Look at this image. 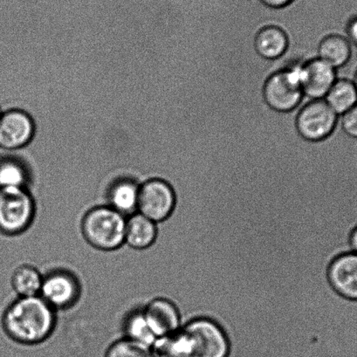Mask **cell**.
<instances>
[{
  "label": "cell",
  "instance_id": "obj_1",
  "mask_svg": "<svg viewBox=\"0 0 357 357\" xmlns=\"http://www.w3.org/2000/svg\"><path fill=\"white\" fill-rule=\"evenodd\" d=\"M2 325L13 341L22 345H37L53 334L56 314L40 296L19 297L6 307Z\"/></svg>",
  "mask_w": 357,
  "mask_h": 357
},
{
  "label": "cell",
  "instance_id": "obj_2",
  "mask_svg": "<svg viewBox=\"0 0 357 357\" xmlns=\"http://www.w3.org/2000/svg\"><path fill=\"white\" fill-rule=\"evenodd\" d=\"M178 357H227L229 343L220 326L208 319H196L176 335Z\"/></svg>",
  "mask_w": 357,
  "mask_h": 357
},
{
  "label": "cell",
  "instance_id": "obj_3",
  "mask_svg": "<svg viewBox=\"0 0 357 357\" xmlns=\"http://www.w3.org/2000/svg\"><path fill=\"white\" fill-rule=\"evenodd\" d=\"M126 222L127 217L109 206L91 208L82 218L83 237L98 250H117L126 244Z\"/></svg>",
  "mask_w": 357,
  "mask_h": 357
},
{
  "label": "cell",
  "instance_id": "obj_4",
  "mask_svg": "<svg viewBox=\"0 0 357 357\" xmlns=\"http://www.w3.org/2000/svg\"><path fill=\"white\" fill-rule=\"evenodd\" d=\"M36 203L25 188L0 189V232L22 234L36 217Z\"/></svg>",
  "mask_w": 357,
  "mask_h": 357
},
{
  "label": "cell",
  "instance_id": "obj_5",
  "mask_svg": "<svg viewBox=\"0 0 357 357\" xmlns=\"http://www.w3.org/2000/svg\"><path fill=\"white\" fill-rule=\"evenodd\" d=\"M338 122V116L324 99L306 100L296 118L298 132L308 141H320L329 136Z\"/></svg>",
  "mask_w": 357,
  "mask_h": 357
},
{
  "label": "cell",
  "instance_id": "obj_6",
  "mask_svg": "<svg viewBox=\"0 0 357 357\" xmlns=\"http://www.w3.org/2000/svg\"><path fill=\"white\" fill-rule=\"evenodd\" d=\"M176 195L171 185L162 178H153L140 186L137 213L161 224L174 211Z\"/></svg>",
  "mask_w": 357,
  "mask_h": 357
},
{
  "label": "cell",
  "instance_id": "obj_7",
  "mask_svg": "<svg viewBox=\"0 0 357 357\" xmlns=\"http://www.w3.org/2000/svg\"><path fill=\"white\" fill-rule=\"evenodd\" d=\"M81 290V284L75 275L59 269L44 276L40 296L55 311L67 310L77 303Z\"/></svg>",
  "mask_w": 357,
  "mask_h": 357
},
{
  "label": "cell",
  "instance_id": "obj_8",
  "mask_svg": "<svg viewBox=\"0 0 357 357\" xmlns=\"http://www.w3.org/2000/svg\"><path fill=\"white\" fill-rule=\"evenodd\" d=\"M143 310L158 340L174 335L182 328L178 308L167 298L155 297L149 301Z\"/></svg>",
  "mask_w": 357,
  "mask_h": 357
},
{
  "label": "cell",
  "instance_id": "obj_9",
  "mask_svg": "<svg viewBox=\"0 0 357 357\" xmlns=\"http://www.w3.org/2000/svg\"><path fill=\"white\" fill-rule=\"evenodd\" d=\"M337 79V71L327 62L315 58L303 68V92L310 100L324 99Z\"/></svg>",
  "mask_w": 357,
  "mask_h": 357
},
{
  "label": "cell",
  "instance_id": "obj_10",
  "mask_svg": "<svg viewBox=\"0 0 357 357\" xmlns=\"http://www.w3.org/2000/svg\"><path fill=\"white\" fill-rule=\"evenodd\" d=\"M33 134L31 118L22 111L15 110L0 118V148L15 150L24 146Z\"/></svg>",
  "mask_w": 357,
  "mask_h": 357
},
{
  "label": "cell",
  "instance_id": "obj_11",
  "mask_svg": "<svg viewBox=\"0 0 357 357\" xmlns=\"http://www.w3.org/2000/svg\"><path fill=\"white\" fill-rule=\"evenodd\" d=\"M328 279L334 289L347 299L357 301V254L340 256L328 270Z\"/></svg>",
  "mask_w": 357,
  "mask_h": 357
},
{
  "label": "cell",
  "instance_id": "obj_12",
  "mask_svg": "<svg viewBox=\"0 0 357 357\" xmlns=\"http://www.w3.org/2000/svg\"><path fill=\"white\" fill-rule=\"evenodd\" d=\"M159 235L158 224L136 213L127 218L126 244L136 250L153 247Z\"/></svg>",
  "mask_w": 357,
  "mask_h": 357
},
{
  "label": "cell",
  "instance_id": "obj_13",
  "mask_svg": "<svg viewBox=\"0 0 357 357\" xmlns=\"http://www.w3.org/2000/svg\"><path fill=\"white\" fill-rule=\"evenodd\" d=\"M352 56L353 47L342 34H331L319 45L318 58L331 65L336 70L347 67Z\"/></svg>",
  "mask_w": 357,
  "mask_h": 357
},
{
  "label": "cell",
  "instance_id": "obj_14",
  "mask_svg": "<svg viewBox=\"0 0 357 357\" xmlns=\"http://www.w3.org/2000/svg\"><path fill=\"white\" fill-rule=\"evenodd\" d=\"M255 47L262 58L275 60L285 54L289 40L286 33L280 27L268 26L256 34Z\"/></svg>",
  "mask_w": 357,
  "mask_h": 357
},
{
  "label": "cell",
  "instance_id": "obj_15",
  "mask_svg": "<svg viewBox=\"0 0 357 357\" xmlns=\"http://www.w3.org/2000/svg\"><path fill=\"white\" fill-rule=\"evenodd\" d=\"M140 186L132 181H120L112 186L109 192V204L111 208L126 217L137 213Z\"/></svg>",
  "mask_w": 357,
  "mask_h": 357
},
{
  "label": "cell",
  "instance_id": "obj_16",
  "mask_svg": "<svg viewBox=\"0 0 357 357\" xmlns=\"http://www.w3.org/2000/svg\"><path fill=\"white\" fill-rule=\"evenodd\" d=\"M324 100L338 116H342L357 104L356 86L351 79H337Z\"/></svg>",
  "mask_w": 357,
  "mask_h": 357
},
{
  "label": "cell",
  "instance_id": "obj_17",
  "mask_svg": "<svg viewBox=\"0 0 357 357\" xmlns=\"http://www.w3.org/2000/svg\"><path fill=\"white\" fill-rule=\"evenodd\" d=\"M44 276L32 265H20L12 275V287L19 297L40 296Z\"/></svg>",
  "mask_w": 357,
  "mask_h": 357
},
{
  "label": "cell",
  "instance_id": "obj_18",
  "mask_svg": "<svg viewBox=\"0 0 357 357\" xmlns=\"http://www.w3.org/2000/svg\"><path fill=\"white\" fill-rule=\"evenodd\" d=\"M124 338L129 339L141 345L153 348L157 342V336L152 332L144 310H138L127 315L123 324Z\"/></svg>",
  "mask_w": 357,
  "mask_h": 357
},
{
  "label": "cell",
  "instance_id": "obj_19",
  "mask_svg": "<svg viewBox=\"0 0 357 357\" xmlns=\"http://www.w3.org/2000/svg\"><path fill=\"white\" fill-rule=\"evenodd\" d=\"M104 357H155L152 349L123 338L111 344Z\"/></svg>",
  "mask_w": 357,
  "mask_h": 357
},
{
  "label": "cell",
  "instance_id": "obj_20",
  "mask_svg": "<svg viewBox=\"0 0 357 357\" xmlns=\"http://www.w3.org/2000/svg\"><path fill=\"white\" fill-rule=\"evenodd\" d=\"M26 175L22 165L15 161H0V189L25 188Z\"/></svg>",
  "mask_w": 357,
  "mask_h": 357
},
{
  "label": "cell",
  "instance_id": "obj_21",
  "mask_svg": "<svg viewBox=\"0 0 357 357\" xmlns=\"http://www.w3.org/2000/svg\"><path fill=\"white\" fill-rule=\"evenodd\" d=\"M343 132L351 139L357 140V104L338 117Z\"/></svg>",
  "mask_w": 357,
  "mask_h": 357
},
{
  "label": "cell",
  "instance_id": "obj_22",
  "mask_svg": "<svg viewBox=\"0 0 357 357\" xmlns=\"http://www.w3.org/2000/svg\"><path fill=\"white\" fill-rule=\"evenodd\" d=\"M345 36L353 47H357V12L353 13L347 22Z\"/></svg>",
  "mask_w": 357,
  "mask_h": 357
},
{
  "label": "cell",
  "instance_id": "obj_23",
  "mask_svg": "<svg viewBox=\"0 0 357 357\" xmlns=\"http://www.w3.org/2000/svg\"><path fill=\"white\" fill-rule=\"evenodd\" d=\"M263 4L271 8H282L289 5L293 0H261Z\"/></svg>",
  "mask_w": 357,
  "mask_h": 357
},
{
  "label": "cell",
  "instance_id": "obj_24",
  "mask_svg": "<svg viewBox=\"0 0 357 357\" xmlns=\"http://www.w3.org/2000/svg\"><path fill=\"white\" fill-rule=\"evenodd\" d=\"M350 245H351L352 250L357 254V228L352 232L350 237Z\"/></svg>",
  "mask_w": 357,
  "mask_h": 357
},
{
  "label": "cell",
  "instance_id": "obj_25",
  "mask_svg": "<svg viewBox=\"0 0 357 357\" xmlns=\"http://www.w3.org/2000/svg\"><path fill=\"white\" fill-rule=\"evenodd\" d=\"M351 81L354 82V84H355L356 90H357V68L356 69V71L354 72V75L351 78H350Z\"/></svg>",
  "mask_w": 357,
  "mask_h": 357
},
{
  "label": "cell",
  "instance_id": "obj_26",
  "mask_svg": "<svg viewBox=\"0 0 357 357\" xmlns=\"http://www.w3.org/2000/svg\"><path fill=\"white\" fill-rule=\"evenodd\" d=\"M2 116V114H1V111H0V118H1Z\"/></svg>",
  "mask_w": 357,
  "mask_h": 357
}]
</instances>
